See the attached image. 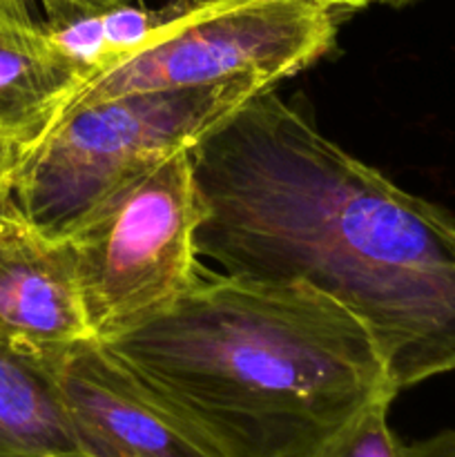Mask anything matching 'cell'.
Masks as SVG:
<instances>
[{
	"mask_svg": "<svg viewBox=\"0 0 455 457\" xmlns=\"http://www.w3.org/2000/svg\"><path fill=\"white\" fill-rule=\"evenodd\" d=\"M196 253L299 284L368 328L397 393L455 370V219L263 89L190 147Z\"/></svg>",
	"mask_w": 455,
	"mask_h": 457,
	"instance_id": "obj_1",
	"label": "cell"
},
{
	"mask_svg": "<svg viewBox=\"0 0 455 457\" xmlns=\"http://www.w3.org/2000/svg\"><path fill=\"white\" fill-rule=\"evenodd\" d=\"M101 342L226 457H312L366 406L397 397L368 328L299 284L199 277Z\"/></svg>",
	"mask_w": 455,
	"mask_h": 457,
	"instance_id": "obj_2",
	"label": "cell"
},
{
	"mask_svg": "<svg viewBox=\"0 0 455 457\" xmlns=\"http://www.w3.org/2000/svg\"><path fill=\"white\" fill-rule=\"evenodd\" d=\"M266 80L159 89L70 103L27 150L9 192L38 230L65 239L125 179L196 145Z\"/></svg>",
	"mask_w": 455,
	"mask_h": 457,
	"instance_id": "obj_3",
	"label": "cell"
},
{
	"mask_svg": "<svg viewBox=\"0 0 455 457\" xmlns=\"http://www.w3.org/2000/svg\"><path fill=\"white\" fill-rule=\"evenodd\" d=\"M201 217L187 147L125 179L65 237L94 337L150 320L194 286Z\"/></svg>",
	"mask_w": 455,
	"mask_h": 457,
	"instance_id": "obj_4",
	"label": "cell"
},
{
	"mask_svg": "<svg viewBox=\"0 0 455 457\" xmlns=\"http://www.w3.org/2000/svg\"><path fill=\"white\" fill-rule=\"evenodd\" d=\"M335 36V9L319 0H183L161 38L85 83L70 103L245 76L272 87L319 61Z\"/></svg>",
	"mask_w": 455,
	"mask_h": 457,
	"instance_id": "obj_5",
	"label": "cell"
},
{
	"mask_svg": "<svg viewBox=\"0 0 455 457\" xmlns=\"http://www.w3.org/2000/svg\"><path fill=\"white\" fill-rule=\"evenodd\" d=\"M47 364L85 457H226L98 337L52 353Z\"/></svg>",
	"mask_w": 455,
	"mask_h": 457,
	"instance_id": "obj_6",
	"label": "cell"
},
{
	"mask_svg": "<svg viewBox=\"0 0 455 457\" xmlns=\"http://www.w3.org/2000/svg\"><path fill=\"white\" fill-rule=\"evenodd\" d=\"M0 337L45 360L94 337L70 245L38 230L9 187L0 192Z\"/></svg>",
	"mask_w": 455,
	"mask_h": 457,
	"instance_id": "obj_7",
	"label": "cell"
},
{
	"mask_svg": "<svg viewBox=\"0 0 455 457\" xmlns=\"http://www.w3.org/2000/svg\"><path fill=\"white\" fill-rule=\"evenodd\" d=\"M83 85L40 18L0 3V132L31 145Z\"/></svg>",
	"mask_w": 455,
	"mask_h": 457,
	"instance_id": "obj_8",
	"label": "cell"
},
{
	"mask_svg": "<svg viewBox=\"0 0 455 457\" xmlns=\"http://www.w3.org/2000/svg\"><path fill=\"white\" fill-rule=\"evenodd\" d=\"M0 457H85L45 357L0 337Z\"/></svg>",
	"mask_w": 455,
	"mask_h": 457,
	"instance_id": "obj_9",
	"label": "cell"
},
{
	"mask_svg": "<svg viewBox=\"0 0 455 457\" xmlns=\"http://www.w3.org/2000/svg\"><path fill=\"white\" fill-rule=\"evenodd\" d=\"M183 0L161 9L120 3L70 21L45 25L58 52L83 74L85 83L134 56L165 34Z\"/></svg>",
	"mask_w": 455,
	"mask_h": 457,
	"instance_id": "obj_10",
	"label": "cell"
},
{
	"mask_svg": "<svg viewBox=\"0 0 455 457\" xmlns=\"http://www.w3.org/2000/svg\"><path fill=\"white\" fill-rule=\"evenodd\" d=\"M391 404L393 400L386 397L366 406L312 457H401V445L388 424Z\"/></svg>",
	"mask_w": 455,
	"mask_h": 457,
	"instance_id": "obj_11",
	"label": "cell"
},
{
	"mask_svg": "<svg viewBox=\"0 0 455 457\" xmlns=\"http://www.w3.org/2000/svg\"><path fill=\"white\" fill-rule=\"evenodd\" d=\"M120 3L132 0H38V12L43 13V25H56V22L70 21V18L83 16V13L101 12V9L114 7Z\"/></svg>",
	"mask_w": 455,
	"mask_h": 457,
	"instance_id": "obj_12",
	"label": "cell"
},
{
	"mask_svg": "<svg viewBox=\"0 0 455 457\" xmlns=\"http://www.w3.org/2000/svg\"><path fill=\"white\" fill-rule=\"evenodd\" d=\"M401 457H455V428L401 445Z\"/></svg>",
	"mask_w": 455,
	"mask_h": 457,
	"instance_id": "obj_13",
	"label": "cell"
},
{
	"mask_svg": "<svg viewBox=\"0 0 455 457\" xmlns=\"http://www.w3.org/2000/svg\"><path fill=\"white\" fill-rule=\"evenodd\" d=\"M31 145H34V143H31ZM31 145L29 143H22L18 141V138L9 137V134L0 132V192H3L4 187H9L13 172H16L22 156L27 154V150H29Z\"/></svg>",
	"mask_w": 455,
	"mask_h": 457,
	"instance_id": "obj_14",
	"label": "cell"
},
{
	"mask_svg": "<svg viewBox=\"0 0 455 457\" xmlns=\"http://www.w3.org/2000/svg\"><path fill=\"white\" fill-rule=\"evenodd\" d=\"M319 3L328 4L333 9H361L366 4L375 3V0H319Z\"/></svg>",
	"mask_w": 455,
	"mask_h": 457,
	"instance_id": "obj_15",
	"label": "cell"
},
{
	"mask_svg": "<svg viewBox=\"0 0 455 457\" xmlns=\"http://www.w3.org/2000/svg\"><path fill=\"white\" fill-rule=\"evenodd\" d=\"M0 3L12 4V7L22 9V12L34 13V16H36V12H38V0H0ZM36 18H38V16H36Z\"/></svg>",
	"mask_w": 455,
	"mask_h": 457,
	"instance_id": "obj_16",
	"label": "cell"
},
{
	"mask_svg": "<svg viewBox=\"0 0 455 457\" xmlns=\"http://www.w3.org/2000/svg\"><path fill=\"white\" fill-rule=\"evenodd\" d=\"M377 3H384V4H391V7H404V4L413 3V0H377Z\"/></svg>",
	"mask_w": 455,
	"mask_h": 457,
	"instance_id": "obj_17",
	"label": "cell"
}]
</instances>
